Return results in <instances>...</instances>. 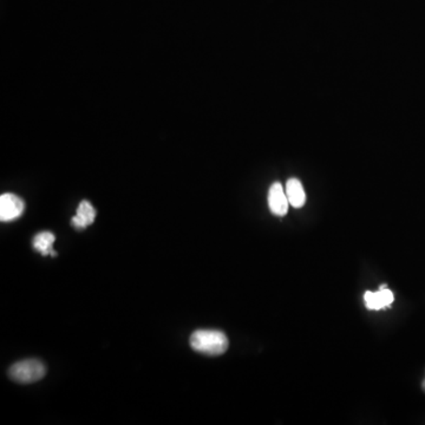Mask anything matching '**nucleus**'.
<instances>
[{"label":"nucleus","mask_w":425,"mask_h":425,"mask_svg":"<svg viewBox=\"0 0 425 425\" xmlns=\"http://www.w3.org/2000/svg\"><path fill=\"white\" fill-rule=\"evenodd\" d=\"M228 338L217 330H199L190 337V346L197 352L208 356H220L228 348Z\"/></svg>","instance_id":"obj_1"},{"label":"nucleus","mask_w":425,"mask_h":425,"mask_svg":"<svg viewBox=\"0 0 425 425\" xmlns=\"http://www.w3.org/2000/svg\"><path fill=\"white\" fill-rule=\"evenodd\" d=\"M46 365L38 359L21 360L8 370L10 378L21 384L36 383L46 376Z\"/></svg>","instance_id":"obj_2"},{"label":"nucleus","mask_w":425,"mask_h":425,"mask_svg":"<svg viewBox=\"0 0 425 425\" xmlns=\"http://www.w3.org/2000/svg\"><path fill=\"white\" fill-rule=\"evenodd\" d=\"M25 204L21 197L11 192L0 197V220L3 222L16 220L24 212Z\"/></svg>","instance_id":"obj_3"},{"label":"nucleus","mask_w":425,"mask_h":425,"mask_svg":"<svg viewBox=\"0 0 425 425\" xmlns=\"http://www.w3.org/2000/svg\"><path fill=\"white\" fill-rule=\"evenodd\" d=\"M288 197L280 182H274L268 190V207L277 217H285L288 212Z\"/></svg>","instance_id":"obj_4"},{"label":"nucleus","mask_w":425,"mask_h":425,"mask_svg":"<svg viewBox=\"0 0 425 425\" xmlns=\"http://www.w3.org/2000/svg\"><path fill=\"white\" fill-rule=\"evenodd\" d=\"M395 300V295H393V290H388V288H384V290H379L378 292H371L368 290L364 295L365 305L368 307V310H382L385 307H388Z\"/></svg>","instance_id":"obj_5"},{"label":"nucleus","mask_w":425,"mask_h":425,"mask_svg":"<svg viewBox=\"0 0 425 425\" xmlns=\"http://www.w3.org/2000/svg\"><path fill=\"white\" fill-rule=\"evenodd\" d=\"M95 217H96V210H95L92 205H91L90 202H88V201H82L79 206H78L77 212L72 217L71 224H72L75 228L84 229L88 226L94 224Z\"/></svg>","instance_id":"obj_6"},{"label":"nucleus","mask_w":425,"mask_h":425,"mask_svg":"<svg viewBox=\"0 0 425 425\" xmlns=\"http://www.w3.org/2000/svg\"><path fill=\"white\" fill-rule=\"evenodd\" d=\"M286 195L288 202L293 208H302L306 202V194L303 184L298 179H290L286 184Z\"/></svg>","instance_id":"obj_7"},{"label":"nucleus","mask_w":425,"mask_h":425,"mask_svg":"<svg viewBox=\"0 0 425 425\" xmlns=\"http://www.w3.org/2000/svg\"><path fill=\"white\" fill-rule=\"evenodd\" d=\"M55 240H56V237L53 235L52 233H50V232H41V233H38L34 239H33V247H34V250L39 252L41 255H52V257H56L57 253L53 250V244H55Z\"/></svg>","instance_id":"obj_8"},{"label":"nucleus","mask_w":425,"mask_h":425,"mask_svg":"<svg viewBox=\"0 0 425 425\" xmlns=\"http://www.w3.org/2000/svg\"><path fill=\"white\" fill-rule=\"evenodd\" d=\"M384 288H388V285H380L379 290H384Z\"/></svg>","instance_id":"obj_9"},{"label":"nucleus","mask_w":425,"mask_h":425,"mask_svg":"<svg viewBox=\"0 0 425 425\" xmlns=\"http://www.w3.org/2000/svg\"><path fill=\"white\" fill-rule=\"evenodd\" d=\"M422 386H423V388L425 390V379L423 380V384H422Z\"/></svg>","instance_id":"obj_10"}]
</instances>
